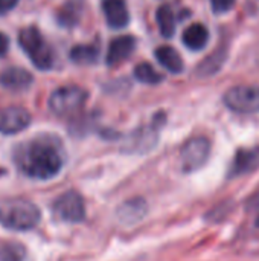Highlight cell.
I'll return each instance as SVG.
<instances>
[{"instance_id": "cell-19", "label": "cell", "mask_w": 259, "mask_h": 261, "mask_svg": "<svg viewBox=\"0 0 259 261\" xmlns=\"http://www.w3.org/2000/svg\"><path fill=\"white\" fill-rule=\"evenodd\" d=\"M134 76L143 84H159L163 81V75L159 73L150 63H140L134 67Z\"/></svg>"}, {"instance_id": "cell-17", "label": "cell", "mask_w": 259, "mask_h": 261, "mask_svg": "<svg viewBox=\"0 0 259 261\" xmlns=\"http://www.w3.org/2000/svg\"><path fill=\"white\" fill-rule=\"evenodd\" d=\"M157 24L160 29V34L165 38H171L176 34V18H174V9L171 5L163 3L157 8L156 12Z\"/></svg>"}, {"instance_id": "cell-21", "label": "cell", "mask_w": 259, "mask_h": 261, "mask_svg": "<svg viewBox=\"0 0 259 261\" xmlns=\"http://www.w3.org/2000/svg\"><path fill=\"white\" fill-rule=\"evenodd\" d=\"M26 251L18 243H6L0 246V261H23Z\"/></svg>"}, {"instance_id": "cell-9", "label": "cell", "mask_w": 259, "mask_h": 261, "mask_svg": "<svg viewBox=\"0 0 259 261\" xmlns=\"http://www.w3.org/2000/svg\"><path fill=\"white\" fill-rule=\"evenodd\" d=\"M31 124V113L17 106L0 110V132L3 135H15Z\"/></svg>"}, {"instance_id": "cell-22", "label": "cell", "mask_w": 259, "mask_h": 261, "mask_svg": "<svg viewBox=\"0 0 259 261\" xmlns=\"http://www.w3.org/2000/svg\"><path fill=\"white\" fill-rule=\"evenodd\" d=\"M223 64V57H220V52H215L214 55L208 57L200 66H198V73L200 75H211L215 73Z\"/></svg>"}, {"instance_id": "cell-11", "label": "cell", "mask_w": 259, "mask_h": 261, "mask_svg": "<svg viewBox=\"0 0 259 261\" xmlns=\"http://www.w3.org/2000/svg\"><path fill=\"white\" fill-rule=\"evenodd\" d=\"M148 213V205L143 199H130L124 202L118 211V222L124 226H133L139 223Z\"/></svg>"}, {"instance_id": "cell-6", "label": "cell", "mask_w": 259, "mask_h": 261, "mask_svg": "<svg viewBox=\"0 0 259 261\" xmlns=\"http://www.w3.org/2000/svg\"><path fill=\"white\" fill-rule=\"evenodd\" d=\"M211 154V142L208 138L197 136L185 142L180 151L182 168L185 173H194L203 168Z\"/></svg>"}, {"instance_id": "cell-7", "label": "cell", "mask_w": 259, "mask_h": 261, "mask_svg": "<svg viewBox=\"0 0 259 261\" xmlns=\"http://www.w3.org/2000/svg\"><path fill=\"white\" fill-rule=\"evenodd\" d=\"M224 104L237 113H259V86H235L224 93Z\"/></svg>"}, {"instance_id": "cell-16", "label": "cell", "mask_w": 259, "mask_h": 261, "mask_svg": "<svg viewBox=\"0 0 259 261\" xmlns=\"http://www.w3.org/2000/svg\"><path fill=\"white\" fill-rule=\"evenodd\" d=\"M156 58L157 61L169 72L172 73H180L183 72V60L180 57V54L172 47V46H168V44H163V46H159L156 49Z\"/></svg>"}, {"instance_id": "cell-14", "label": "cell", "mask_w": 259, "mask_h": 261, "mask_svg": "<svg viewBox=\"0 0 259 261\" xmlns=\"http://www.w3.org/2000/svg\"><path fill=\"white\" fill-rule=\"evenodd\" d=\"M34 76L21 67H9L0 75V84L9 90H24L31 86Z\"/></svg>"}, {"instance_id": "cell-25", "label": "cell", "mask_w": 259, "mask_h": 261, "mask_svg": "<svg viewBox=\"0 0 259 261\" xmlns=\"http://www.w3.org/2000/svg\"><path fill=\"white\" fill-rule=\"evenodd\" d=\"M8 46H9V40H8V37H6L3 32H0V55L6 54Z\"/></svg>"}, {"instance_id": "cell-24", "label": "cell", "mask_w": 259, "mask_h": 261, "mask_svg": "<svg viewBox=\"0 0 259 261\" xmlns=\"http://www.w3.org/2000/svg\"><path fill=\"white\" fill-rule=\"evenodd\" d=\"M18 0H0V15L6 14L8 11H11Z\"/></svg>"}, {"instance_id": "cell-13", "label": "cell", "mask_w": 259, "mask_h": 261, "mask_svg": "<svg viewBox=\"0 0 259 261\" xmlns=\"http://www.w3.org/2000/svg\"><path fill=\"white\" fill-rule=\"evenodd\" d=\"M105 20L110 28L122 29L130 21V12L124 0H105L102 5Z\"/></svg>"}, {"instance_id": "cell-15", "label": "cell", "mask_w": 259, "mask_h": 261, "mask_svg": "<svg viewBox=\"0 0 259 261\" xmlns=\"http://www.w3.org/2000/svg\"><path fill=\"white\" fill-rule=\"evenodd\" d=\"M183 44L191 49V50H200L203 49L208 41H209V32L206 29V26H203L202 23H194L191 26H188L183 32L182 37Z\"/></svg>"}, {"instance_id": "cell-1", "label": "cell", "mask_w": 259, "mask_h": 261, "mask_svg": "<svg viewBox=\"0 0 259 261\" xmlns=\"http://www.w3.org/2000/svg\"><path fill=\"white\" fill-rule=\"evenodd\" d=\"M14 162L24 176L47 180L61 171L64 165V148L58 138L40 135L15 147Z\"/></svg>"}, {"instance_id": "cell-2", "label": "cell", "mask_w": 259, "mask_h": 261, "mask_svg": "<svg viewBox=\"0 0 259 261\" xmlns=\"http://www.w3.org/2000/svg\"><path fill=\"white\" fill-rule=\"evenodd\" d=\"M41 220L40 208L24 199H9L0 205V223L9 231H31Z\"/></svg>"}, {"instance_id": "cell-5", "label": "cell", "mask_w": 259, "mask_h": 261, "mask_svg": "<svg viewBox=\"0 0 259 261\" xmlns=\"http://www.w3.org/2000/svg\"><path fill=\"white\" fill-rule=\"evenodd\" d=\"M53 216L66 223H79L85 219V203L78 191H66L52 205Z\"/></svg>"}, {"instance_id": "cell-3", "label": "cell", "mask_w": 259, "mask_h": 261, "mask_svg": "<svg viewBox=\"0 0 259 261\" xmlns=\"http://www.w3.org/2000/svg\"><path fill=\"white\" fill-rule=\"evenodd\" d=\"M18 43L21 49L27 54L31 61L40 70H47L53 64V54L52 49L44 41L41 32L35 26L23 28L18 34Z\"/></svg>"}, {"instance_id": "cell-18", "label": "cell", "mask_w": 259, "mask_h": 261, "mask_svg": "<svg viewBox=\"0 0 259 261\" xmlns=\"http://www.w3.org/2000/svg\"><path fill=\"white\" fill-rule=\"evenodd\" d=\"M99 47L96 44H78L70 50V60L75 64L90 66L98 61Z\"/></svg>"}, {"instance_id": "cell-8", "label": "cell", "mask_w": 259, "mask_h": 261, "mask_svg": "<svg viewBox=\"0 0 259 261\" xmlns=\"http://www.w3.org/2000/svg\"><path fill=\"white\" fill-rule=\"evenodd\" d=\"M163 116V113H159L151 125L142 127L136 132H133L122 145V150L125 153H147L153 150L159 141V127H162V122L159 124V119Z\"/></svg>"}, {"instance_id": "cell-23", "label": "cell", "mask_w": 259, "mask_h": 261, "mask_svg": "<svg viewBox=\"0 0 259 261\" xmlns=\"http://www.w3.org/2000/svg\"><path fill=\"white\" fill-rule=\"evenodd\" d=\"M211 5L215 14H224L234 8L235 0H211Z\"/></svg>"}, {"instance_id": "cell-20", "label": "cell", "mask_w": 259, "mask_h": 261, "mask_svg": "<svg viewBox=\"0 0 259 261\" xmlns=\"http://www.w3.org/2000/svg\"><path fill=\"white\" fill-rule=\"evenodd\" d=\"M79 15H81V6H79V3L70 2L64 8H61V11L58 14V21L63 26H73V24H76Z\"/></svg>"}, {"instance_id": "cell-4", "label": "cell", "mask_w": 259, "mask_h": 261, "mask_svg": "<svg viewBox=\"0 0 259 261\" xmlns=\"http://www.w3.org/2000/svg\"><path fill=\"white\" fill-rule=\"evenodd\" d=\"M89 93L79 86H64L56 89L49 98L50 110L58 116H67L78 112L87 101Z\"/></svg>"}, {"instance_id": "cell-10", "label": "cell", "mask_w": 259, "mask_h": 261, "mask_svg": "<svg viewBox=\"0 0 259 261\" xmlns=\"http://www.w3.org/2000/svg\"><path fill=\"white\" fill-rule=\"evenodd\" d=\"M259 168V147L258 148H243L238 150L227 176L229 177H240L249 173H253Z\"/></svg>"}, {"instance_id": "cell-12", "label": "cell", "mask_w": 259, "mask_h": 261, "mask_svg": "<svg viewBox=\"0 0 259 261\" xmlns=\"http://www.w3.org/2000/svg\"><path fill=\"white\" fill-rule=\"evenodd\" d=\"M136 47V40L131 35H121L111 40L108 50H107V64L116 66L127 60Z\"/></svg>"}, {"instance_id": "cell-26", "label": "cell", "mask_w": 259, "mask_h": 261, "mask_svg": "<svg viewBox=\"0 0 259 261\" xmlns=\"http://www.w3.org/2000/svg\"><path fill=\"white\" fill-rule=\"evenodd\" d=\"M256 228H258V229H259V217H258V219H256Z\"/></svg>"}]
</instances>
